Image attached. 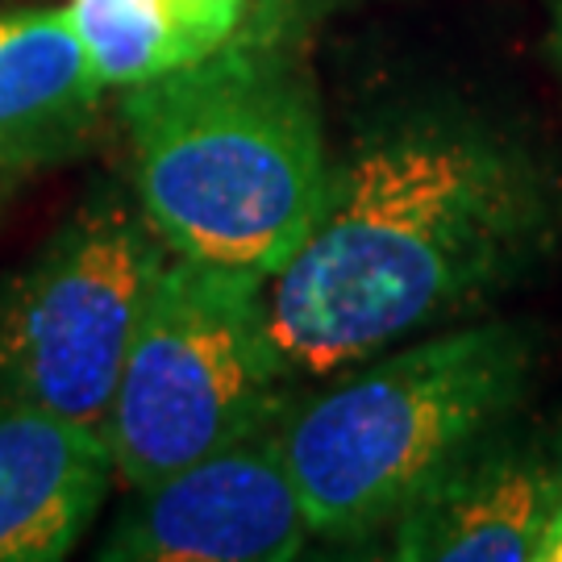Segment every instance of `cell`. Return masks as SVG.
Listing matches in <instances>:
<instances>
[{"label": "cell", "mask_w": 562, "mask_h": 562, "mask_svg": "<svg viewBox=\"0 0 562 562\" xmlns=\"http://www.w3.org/2000/svg\"><path fill=\"white\" fill-rule=\"evenodd\" d=\"M562 241V176L467 109H408L334 162L322 217L267 280L296 375H341L483 308Z\"/></svg>", "instance_id": "1"}, {"label": "cell", "mask_w": 562, "mask_h": 562, "mask_svg": "<svg viewBox=\"0 0 562 562\" xmlns=\"http://www.w3.org/2000/svg\"><path fill=\"white\" fill-rule=\"evenodd\" d=\"M134 192L183 259L271 280L322 217L334 162L313 83L262 34L130 88Z\"/></svg>", "instance_id": "2"}, {"label": "cell", "mask_w": 562, "mask_h": 562, "mask_svg": "<svg viewBox=\"0 0 562 562\" xmlns=\"http://www.w3.org/2000/svg\"><path fill=\"white\" fill-rule=\"evenodd\" d=\"M283 422L313 538L359 542L404 517L446 467L521 413L538 334L480 322L392 346Z\"/></svg>", "instance_id": "3"}, {"label": "cell", "mask_w": 562, "mask_h": 562, "mask_svg": "<svg viewBox=\"0 0 562 562\" xmlns=\"http://www.w3.org/2000/svg\"><path fill=\"white\" fill-rule=\"evenodd\" d=\"M292 362L267 322V283L162 255L104 417L134 492L292 413Z\"/></svg>", "instance_id": "4"}, {"label": "cell", "mask_w": 562, "mask_h": 562, "mask_svg": "<svg viewBox=\"0 0 562 562\" xmlns=\"http://www.w3.org/2000/svg\"><path fill=\"white\" fill-rule=\"evenodd\" d=\"M162 255L121 192L83 201L0 283V404L104 429Z\"/></svg>", "instance_id": "5"}, {"label": "cell", "mask_w": 562, "mask_h": 562, "mask_svg": "<svg viewBox=\"0 0 562 562\" xmlns=\"http://www.w3.org/2000/svg\"><path fill=\"white\" fill-rule=\"evenodd\" d=\"M283 413L238 442L134 487L113 529L109 562H288L313 538L283 459Z\"/></svg>", "instance_id": "6"}, {"label": "cell", "mask_w": 562, "mask_h": 562, "mask_svg": "<svg viewBox=\"0 0 562 562\" xmlns=\"http://www.w3.org/2000/svg\"><path fill=\"white\" fill-rule=\"evenodd\" d=\"M562 504V434L504 422L404 508L401 562H538Z\"/></svg>", "instance_id": "7"}, {"label": "cell", "mask_w": 562, "mask_h": 562, "mask_svg": "<svg viewBox=\"0 0 562 562\" xmlns=\"http://www.w3.org/2000/svg\"><path fill=\"white\" fill-rule=\"evenodd\" d=\"M117 480L101 425L0 404V562L67 559Z\"/></svg>", "instance_id": "8"}, {"label": "cell", "mask_w": 562, "mask_h": 562, "mask_svg": "<svg viewBox=\"0 0 562 562\" xmlns=\"http://www.w3.org/2000/svg\"><path fill=\"white\" fill-rule=\"evenodd\" d=\"M101 97L104 83L67 9H0V167L71 146Z\"/></svg>", "instance_id": "9"}, {"label": "cell", "mask_w": 562, "mask_h": 562, "mask_svg": "<svg viewBox=\"0 0 562 562\" xmlns=\"http://www.w3.org/2000/svg\"><path fill=\"white\" fill-rule=\"evenodd\" d=\"M67 13L104 92H130L234 42L255 0H71Z\"/></svg>", "instance_id": "10"}, {"label": "cell", "mask_w": 562, "mask_h": 562, "mask_svg": "<svg viewBox=\"0 0 562 562\" xmlns=\"http://www.w3.org/2000/svg\"><path fill=\"white\" fill-rule=\"evenodd\" d=\"M538 562H562V504H559V513H554V521H550V529H546Z\"/></svg>", "instance_id": "11"}, {"label": "cell", "mask_w": 562, "mask_h": 562, "mask_svg": "<svg viewBox=\"0 0 562 562\" xmlns=\"http://www.w3.org/2000/svg\"><path fill=\"white\" fill-rule=\"evenodd\" d=\"M550 46H554V59L562 67V0H554V30H550Z\"/></svg>", "instance_id": "12"}]
</instances>
